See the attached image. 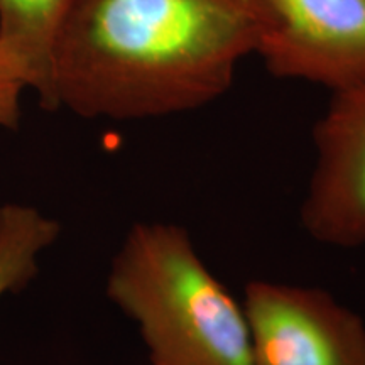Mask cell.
Returning a JSON list of instances; mask_svg holds the SVG:
<instances>
[{
    "label": "cell",
    "mask_w": 365,
    "mask_h": 365,
    "mask_svg": "<svg viewBox=\"0 0 365 365\" xmlns=\"http://www.w3.org/2000/svg\"><path fill=\"white\" fill-rule=\"evenodd\" d=\"M254 365H365V322L322 287L250 281Z\"/></svg>",
    "instance_id": "obj_3"
},
{
    "label": "cell",
    "mask_w": 365,
    "mask_h": 365,
    "mask_svg": "<svg viewBox=\"0 0 365 365\" xmlns=\"http://www.w3.org/2000/svg\"><path fill=\"white\" fill-rule=\"evenodd\" d=\"M75 0H0V46L49 110L53 54Z\"/></svg>",
    "instance_id": "obj_6"
},
{
    "label": "cell",
    "mask_w": 365,
    "mask_h": 365,
    "mask_svg": "<svg viewBox=\"0 0 365 365\" xmlns=\"http://www.w3.org/2000/svg\"><path fill=\"white\" fill-rule=\"evenodd\" d=\"M58 235V222L39 210L17 203L0 207V298L33 279L39 254Z\"/></svg>",
    "instance_id": "obj_7"
},
{
    "label": "cell",
    "mask_w": 365,
    "mask_h": 365,
    "mask_svg": "<svg viewBox=\"0 0 365 365\" xmlns=\"http://www.w3.org/2000/svg\"><path fill=\"white\" fill-rule=\"evenodd\" d=\"M27 88L17 63L0 46V127L16 129L21 118V93Z\"/></svg>",
    "instance_id": "obj_8"
},
{
    "label": "cell",
    "mask_w": 365,
    "mask_h": 365,
    "mask_svg": "<svg viewBox=\"0 0 365 365\" xmlns=\"http://www.w3.org/2000/svg\"><path fill=\"white\" fill-rule=\"evenodd\" d=\"M255 54L276 78L335 93L365 85V0H261Z\"/></svg>",
    "instance_id": "obj_4"
},
{
    "label": "cell",
    "mask_w": 365,
    "mask_h": 365,
    "mask_svg": "<svg viewBox=\"0 0 365 365\" xmlns=\"http://www.w3.org/2000/svg\"><path fill=\"white\" fill-rule=\"evenodd\" d=\"M313 143L317 161L301 225L319 244L365 247V85L331 93Z\"/></svg>",
    "instance_id": "obj_5"
},
{
    "label": "cell",
    "mask_w": 365,
    "mask_h": 365,
    "mask_svg": "<svg viewBox=\"0 0 365 365\" xmlns=\"http://www.w3.org/2000/svg\"><path fill=\"white\" fill-rule=\"evenodd\" d=\"M261 0H75L53 54L49 110L137 120L191 112L257 51Z\"/></svg>",
    "instance_id": "obj_1"
},
{
    "label": "cell",
    "mask_w": 365,
    "mask_h": 365,
    "mask_svg": "<svg viewBox=\"0 0 365 365\" xmlns=\"http://www.w3.org/2000/svg\"><path fill=\"white\" fill-rule=\"evenodd\" d=\"M107 294L139 327L150 365H254L244 304L175 223H135Z\"/></svg>",
    "instance_id": "obj_2"
}]
</instances>
